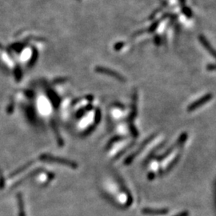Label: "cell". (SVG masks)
Segmentation results:
<instances>
[{
	"label": "cell",
	"instance_id": "1",
	"mask_svg": "<svg viewBox=\"0 0 216 216\" xmlns=\"http://www.w3.org/2000/svg\"><path fill=\"white\" fill-rule=\"evenodd\" d=\"M212 98V95L211 94H207V95H204L203 97L200 98L198 100L192 103L190 105L188 108H187V110L188 111H193L195 110L198 109L200 107H202L203 105H204L205 103H208L209 101Z\"/></svg>",
	"mask_w": 216,
	"mask_h": 216
},
{
	"label": "cell",
	"instance_id": "2",
	"mask_svg": "<svg viewBox=\"0 0 216 216\" xmlns=\"http://www.w3.org/2000/svg\"><path fill=\"white\" fill-rule=\"evenodd\" d=\"M199 40L201 42L202 44L203 45V47L206 48V50H207V51L214 57V58H215L216 59V50L210 46V44L209 43V42L207 41L204 36L202 35H199Z\"/></svg>",
	"mask_w": 216,
	"mask_h": 216
},
{
	"label": "cell",
	"instance_id": "3",
	"mask_svg": "<svg viewBox=\"0 0 216 216\" xmlns=\"http://www.w3.org/2000/svg\"><path fill=\"white\" fill-rule=\"evenodd\" d=\"M98 71H101V72H103V73H105V74H107L108 75H110V76H112V77L115 78L116 79L119 80V81H121V82H125V81H126V79H125L123 76H122L121 74H119L118 73H117V72L110 71V70H108V69H99Z\"/></svg>",
	"mask_w": 216,
	"mask_h": 216
},
{
	"label": "cell",
	"instance_id": "4",
	"mask_svg": "<svg viewBox=\"0 0 216 216\" xmlns=\"http://www.w3.org/2000/svg\"><path fill=\"white\" fill-rule=\"evenodd\" d=\"M207 70H216V65L207 66Z\"/></svg>",
	"mask_w": 216,
	"mask_h": 216
}]
</instances>
